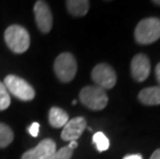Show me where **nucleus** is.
Here are the masks:
<instances>
[{"label":"nucleus","instance_id":"nucleus-1","mask_svg":"<svg viewBox=\"0 0 160 159\" xmlns=\"http://www.w3.org/2000/svg\"><path fill=\"white\" fill-rule=\"evenodd\" d=\"M4 40L9 50L16 54H22L29 49V32L20 25L9 26L4 32Z\"/></svg>","mask_w":160,"mask_h":159},{"label":"nucleus","instance_id":"nucleus-2","mask_svg":"<svg viewBox=\"0 0 160 159\" xmlns=\"http://www.w3.org/2000/svg\"><path fill=\"white\" fill-rule=\"evenodd\" d=\"M134 37L139 45H150L160 38V20L147 18L142 20L134 30Z\"/></svg>","mask_w":160,"mask_h":159},{"label":"nucleus","instance_id":"nucleus-3","mask_svg":"<svg viewBox=\"0 0 160 159\" xmlns=\"http://www.w3.org/2000/svg\"><path fill=\"white\" fill-rule=\"evenodd\" d=\"M80 100L88 109L100 111L107 107L108 98L102 88L98 86H86L81 90Z\"/></svg>","mask_w":160,"mask_h":159},{"label":"nucleus","instance_id":"nucleus-4","mask_svg":"<svg viewBox=\"0 0 160 159\" xmlns=\"http://www.w3.org/2000/svg\"><path fill=\"white\" fill-rule=\"evenodd\" d=\"M5 88L8 89V93L19 98L20 100L29 101L35 97V91L33 87L24 79L15 76V74H8L4 79Z\"/></svg>","mask_w":160,"mask_h":159},{"label":"nucleus","instance_id":"nucleus-5","mask_svg":"<svg viewBox=\"0 0 160 159\" xmlns=\"http://www.w3.org/2000/svg\"><path fill=\"white\" fill-rule=\"evenodd\" d=\"M78 69L76 58L70 53H62L55 59L54 72L61 82L68 83L76 77Z\"/></svg>","mask_w":160,"mask_h":159},{"label":"nucleus","instance_id":"nucleus-6","mask_svg":"<svg viewBox=\"0 0 160 159\" xmlns=\"http://www.w3.org/2000/svg\"><path fill=\"white\" fill-rule=\"evenodd\" d=\"M91 77L94 83L103 90L112 89L117 83V74L113 67L107 63L97 64L92 70Z\"/></svg>","mask_w":160,"mask_h":159},{"label":"nucleus","instance_id":"nucleus-7","mask_svg":"<svg viewBox=\"0 0 160 159\" xmlns=\"http://www.w3.org/2000/svg\"><path fill=\"white\" fill-rule=\"evenodd\" d=\"M34 16L38 29L42 33H49L53 26V16L47 2L42 0L35 2Z\"/></svg>","mask_w":160,"mask_h":159},{"label":"nucleus","instance_id":"nucleus-8","mask_svg":"<svg viewBox=\"0 0 160 159\" xmlns=\"http://www.w3.org/2000/svg\"><path fill=\"white\" fill-rule=\"evenodd\" d=\"M56 151L55 142L52 138H45L35 148L26 151L21 159H52Z\"/></svg>","mask_w":160,"mask_h":159},{"label":"nucleus","instance_id":"nucleus-9","mask_svg":"<svg viewBox=\"0 0 160 159\" xmlns=\"http://www.w3.org/2000/svg\"><path fill=\"white\" fill-rule=\"evenodd\" d=\"M131 76L137 82H144L148 79L151 72V64L147 55L138 54L131 60Z\"/></svg>","mask_w":160,"mask_h":159},{"label":"nucleus","instance_id":"nucleus-10","mask_svg":"<svg viewBox=\"0 0 160 159\" xmlns=\"http://www.w3.org/2000/svg\"><path fill=\"white\" fill-rule=\"evenodd\" d=\"M86 128V119L83 117H76L73 119L68 120V122L63 127L62 132H61V138L66 142L77 141Z\"/></svg>","mask_w":160,"mask_h":159},{"label":"nucleus","instance_id":"nucleus-11","mask_svg":"<svg viewBox=\"0 0 160 159\" xmlns=\"http://www.w3.org/2000/svg\"><path fill=\"white\" fill-rule=\"evenodd\" d=\"M138 100L146 106H159L160 86H153L142 89L138 93Z\"/></svg>","mask_w":160,"mask_h":159},{"label":"nucleus","instance_id":"nucleus-12","mask_svg":"<svg viewBox=\"0 0 160 159\" xmlns=\"http://www.w3.org/2000/svg\"><path fill=\"white\" fill-rule=\"evenodd\" d=\"M68 114L60 107H53L49 112V121L50 124L54 128H62L68 122Z\"/></svg>","mask_w":160,"mask_h":159},{"label":"nucleus","instance_id":"nucleus-13","mask_svg":"<svg viewBox=\"0 0 160 159\" xmlns=\"http://www.w3.org/2000/svg\"><path fill=\"white\" fill-rule=\"evenodd\" d=\"M90 2L88 0H68L66 7L70 15L74 17H83L89 11Z\"/></svg>","mask_w":160,"mask_h":159},{"label":"nucleus","instance_id":"nucleus-14","mask_svg":"<svg viewBox=\"0 0 160 159\" xmlns=\"http://www.w3.org/2000/svg\"><path fill=\"white\" fill-rule=\"evenodd\" d=\"M13 140V132L11 127L0 122V148L8 147Z\"/></svg>","mask_w":160,"mask_h":159},{"label":"nucleus","instance_id":"nucleus-15","mask_svg":"<svg viewBox=\"0 0 160 159\" xmlns=\"http://www.w3.org/2000/svg\"><path fill=\"white\" fill-rule=\"evenodd\" d=\"M92 142L94 143V145L96 146V149L99 152H104L110 148V141H108V137L101 131L94 133Z\"/></svg>","mask_w":160,"mask_h":159},{"label":"nucleus","instance_id":"nucleus-16","mask_svg":"<svg viewBox=\"0 0 160 159\" xmlns=\"http://www.w3.org/2000/svg\"><path fill=\"white\" fill-rule=\"evenodd\" d=\"M11 104V95L4 84L0 82V111H4Z\"/></svg>","mask_w":160,"mask_h":159},{"label":"nucleus","instance_id":"nucleus-17","mask_svg":"<svg viewBox=\"0 0 160 159\" xmlns=\"http://www.w3.org/2000/svg\"><path fill=\"white\" fill-rule=\"evenodd\" d=\"M73 151L68 147H63L60 150L56 151V153L53 155L52 159H71Z\"/></svg>","mask_w":160,"mask_h":159},{"label":"nucleus","instance_id":"nucleus-18","mask_svg":"<svg viewBox=\"0 0 160 159\" xmlns=\"http://www.w3.org/2000/svg\"><path fill=\"white\" fill-rule=\"evenodd\" d=\"M39 128H40V126H39V124H38V123H37V122H33V123L29 126V128H28V132H29L30 134H31L33 137H36L37 135H38Z\"/></svg>","mask_w":160,"mask_h":159},{"label":"nucleus","instance_id":"nucleus-19","mask_svg":"<svg viewBox=\"0 0 160 159\" xmlns=\"http://www.w3.org/2000/svg\"><path fill=\"white\" fill-rule=\"evenodd\" d=\"M155 77H156V81H157L160 86V62L155 67Z\"/></svg>","mask_w":160,"mask_h":159},{"label":"nucleus","instance_id":"nucleus-20","mask_svg":"<svg viewBox=\"0 0 160 159\" xmlns=\"http://www.w3.org/2000/svg\"><path fill=\"white\" fill-rule=\"evenodd\" d=\"M123 159H144L141 154H130V155H126Z\"/></svg>","mask_w":160,"mask_h":159},{"label":"nucleus","instance_id":"nucleus-21","mask_svg":"<svg viewBox=\"0 0 160 159\" xmlns=\"http://www.w3.org/2000/svg\"><path fill=\"white\" fill-rule=\"evenodd\" d=\"M150 159H160V149H157L156 151H154V153L151 155Z\"/></svg>","mask_w":160,"mask_h":159},{"label":"nucleus","instance_id":"nucleus-22","mask_svg":"<svg viewBox=\"0 0 160 159\" xmlns=\"http://www.w3.org/2000/svg\"><path fill=\"white\" fill-rule=\"evenodd\" d=\"M67 147H68L69 149H71V150L73 151V149H76V148L78 147V143H77V141H72V142H70L69 145H68V146H67Z\"/></svg>","mask_w":160,"mask_h":159},{"label":"nucleus","instance_id":"nucleus-23","mask_svg":"<svg viewBox=\"0 0 160 159\" xmlns=\"http://www.w3.org/2000/svg\"><path fill=\"white\" fill-rule=\"evenodd\" d=\"M152 2L156 5H160V1H158V0H154V1H152Z\"/></svg>","mask_w":160,"mask_h":159}]
</instances>
